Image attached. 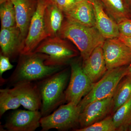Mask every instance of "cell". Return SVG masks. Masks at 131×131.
Segmentation results:
<instances>
[{"label": "cell", "instance_id": "obj_28", "mask_svg": "<svg viewBox=\"0 0 131 131\" xmlns=\"http://www.w3.org/2000/svg\"><path fill=\"white\" fill-rule=\"evenodd\" d=\"M119 39L131 49V37H126L120 35Z\"/></svg>", "mask_w": 131, "mask_h": 131}, {"label": "cell", "instance_id": "obj_26", "mask_svg": "<svg viewBox=\"0 0 131 131\" xmlns=\"http://www.w3.org/2000/svg\"><path fill=\"white\" fill-rule=\"evenodd\" d=\"M120 34L126 37H131V19H122L117 23Z\"/></svg>", "mask_w": 131, "mask_h": 131}, {"label": "cell", "instance_id": "obj_30", "mask_svg": "<svg viewBox=\"0 0 131 131\" xmlns=\"http://www.w3.org/2000/svg\"><path fill=\"white\" fill-rule=\"evenodd\" d=\"M127 4L129 5V8L131 10V0H126Z\"/></svg>", "mask_w": 131, "mask_h": 131}, {"label": "cell", "instance_id": "obj_8", "mask_svg": "<svg viewBox=\"0 0 131 131\" xmlns=\"http://www.w3.org/2000/svg\"><path fill=\"white\" fill-rule=\"evenodd\" d=\"M94 83L84 73L82 64L78 62H73L71 64L69 82L66 90V101L78 105L91 90Z\"/></svg>", "mask_w": 131, "mask_h": 131}, {"label": "cell", "instance_id": "obj_11", "mask_svg": "<svg viewBox=\"0 0 131 131\" xmlns=\"http://www.w3.org/2000/svg\"><path fill=\"white\" fill-rule=\"evenodd\" d=\"M113 108V96L89 103L80 113L79 123L81 128L86 127L103 119Z\"/></svg>", "mask_w": 131, "mask_h": 131}, {"label": "cell", "instance_id": "obj_27", "mask_svg": "<svg viewBox=\"0 0 131 131\" xmlns=\"http://www.w3.org/2000/svg\"><path fill=\"white\" fill-rule=\"evenodd\" d=\"M9 58L2 54L0 56V76L1 78L3 74L8 70L12 69L14 66L9 61Z\"/></svg>", "mask_w": 131, "mask_h": 131}, {"label": "cell", "instance_id": "obj_33", "mask_svg": "<svg viewBox=\"0 0 131 131\" xmlns=\"http://www.w3.org/2000/svg\"><path fill=\"white\" fill-rule=\"evenodd\" d=\"M82 0H77L78 2L80 1H81Z\"/></svg>", "mask_w": 131, "mask_h": 131}, {"label": "cell", "instance_id": "obj_6", "mask_svg": "<svg viewBox=\"0 0 131 131\" xmlns=\"http://www.w3.org/2000/svg\"><path fill=\"white\" fill-rule=\"evenodd\" d=\"M81 110L78 105L72 103L61 105L54 112L42 117L40 127L42 131L56 129L66 130L79 124Z\"/></svg>", "mask_w": 131, "mask_h": 131}, {"label": "cell", "instance_id": "obj_13", "mask_svg": "<svg viewBox=\"0 0 131 131\" xmlns=\"http://www.w3.org/2000/svg\"><path fill=\"white\" fill-rule=\"evenodd\" d=\"M13 89L18 97L21 105L26 109L39 110L42 106V98L38 84L28 82L19 83Z\"/></svg>", "mask_w": 131, "mask_h": 131}, {"label": "cell", "instance_id": "obj_16", "mask_svg": "<svg viewBox=\"0 0 131 131\" xmlns=\"http://www.w3.org/2000/svg\"><path fill=\"white\" fill-rule=\"evenodd\" d=\"M23 41L20 31L16 26L1 28L0 32V46L2 54L14 58L20 54Z\"/></svg>", "mask_w": 131, "mask_h": 131}, {"label": "cell", "instance_id": "obj_32", "mask_svg": "<svg viewBox=\"0 0 131 131\" xmlns=\"http://www.w3.org/2000/svg\"><path fill=\"white\" fill-rule=\"evenodd\" d=\"M128 130L131 131V124H130V126H129Z\"/></svg>", "mask_w": 131, "mask_h": 131}, {"label": "cell", "instance_id": "obj_3", "mask_svg": "<svg viewBox=\"0 0 131 131\" xmlns=\"http://www.w3.org/2000/svg\"><path fill=\"white\" fill-rule=\"evenodd\" d=\"M70 76L68 70H61L38 83L42 98V117L50 114L66 101L65 89Z\"/></svg>", "mask_w": 131, "mask_h": 131}, {"label": "cell", "instance_id": "obj_21", "mask_svg": "<svg viewBox=\"0 0 131 131\" xmlns=\"http://www.w3.org/2000/svg\"><path fill=\"white\" fill-rule=\"evenodd\" d=\"M126 77V78L119 83L113 96L114 112L131 98V77Z\"/></svg>", "mask_w": 131, "mask_h": 131}, {"label": "cell", "instance_id": "obj_4", "mask_svg": "<svg viewBox=\"0 0 131 131\" xmlns=\"http://www.w3.org/2000/svg\"><path fill=\"white\" fill-rule=\"evenodd\" d=\"M127 66L108 70L103 77L94 83L90 91L78 105L82 111L89 103L113 96L122 78L126 76Z\"/></svg>", "mask_w": 131, "mask_h": 131}, {"label": "cell", "instance_id": "obj_25", "mask_svg": "<svg viewBox=\"0 0 131 131\" xmlns=\"http://www.w3.org/2000/svg\"><path fill=\"white\" fill-rule=\"evenodd\" d=\"M49 2L56 5L63 12H68L73 8L77 3V0H49Z\"/></svg>", "mask_w": 131, "mask_h": 131}, {"label": "cell", "instance_id": "obj_20", "mask_svg": "<svg viewBox=\"0 0 131 131\" xmlns=\"http://www.w3.org/2000/svg\"><path fill=\"white\" fill-rule=\"evenodd\" d=\"M112 117L116 130H128L131 123V98L115 111Z\"/></svg>", "mask_w": 131, "mask_h": 131}, {"label": "cell", "instance_id": "obj_7", "mask_svg": "<svg viewBox=\"0 0 131 131\" xmlns=\"http://www.w3.org/2000/svg\"><path fill=\"white\" fill-rule=\"evenodd\" d=\"M49 0H37V8L23 42L20 54L32 53L40 43L48 37L45 28L44 14Z\"/></svg>", "mask_w": 131, "mask_h": 131}, {"label": "cell", "instance_id": "obj_24", "mask_svg": "<svg viewBox=\"0 0 131 131\" xmlns=\"http://www.w3.org/2000/svg\"><path fill=\"white\" fill-rule=\"evenodd\" d=\"M77 131H114L116 130L113 117L109 116L89 126L75 130Z\"/></svg>", "mask_w": 131, "mask_h": 131}, {"label": "cell", "instance_id": "obj_5", "mask_svg": "<svg viewBox=\"0 0 131 131\" xmlns=\"http://www.w3.org/2000/svg\"><path fill=\"white\" fill-rule=\"evenodd\" d=\"M33 52L46 54V64L52 66H62L78 55L75 49L58 36L47 38Z\"/></svg>", "mask_w": 131, "mask_h": 131}, {"label": "cell", "instance_id": "obj_9", "mask_svg": "<svg viewBox=\"0 0 131 131\" xmlns=\"http://www.w3.org/2000/svg\"><path fill=\"white\" fill-rule=\"evenodd\" d=\"M102 47L107 70L131 62V49L118 38L106 39Z\"/></svg>", "mask_w": 131, "mask_h": 131}, {"label": "cell", "instance_id": "obj_17", "mask_svg": "<svg viewBox=\"0 0 131 131\" xmlns=\"http://www.w3.org/2000/svg\"><path fill=\"white\" fill-rule=\"evenodd\" d=\"M64 14L70 20L86 26L95 27L93 9L89 0L78 2L73 8Z\"/></svg>", "mask_w": 131, "mask_h": 131}, {"label": "cell", "instance_id": "obj_14", "mask_svg": "<svg viewBox=\"0 0 131 131\" xmlns=\"http://www.w3.org/2000/svg\"><path fill=\"white\" fill-rule=\"evenodd\" d=\"M11 1L15 10L16 26L20 31L23 43L28 33L31 19L36 10L37 0Z\"/></svg>", "mask_w": 131, "mask_h": 131}, {"label": "cell", "instance_id": "obj_19", "mask_svg": "<svg viewBox=\"0 0 131 131\" xmlns=\"http://www.w3.org/2000/svg\"><path fill=\"white\" fill-rule=\"evenodd\" d=\"M100 1L108 13L117 23L123 19H131V10L126 0Z\"/></svg>", "mask_w": 131, "mask_h": 131}, {"label": "cell", "instance_id": "obj_12", "mask_svg": "<svg viewBox=\"0 0 131 131\" xmlns=\"http://www.w3.org/2000/svg\"><path fill=\"white\" fill-rule=\"evenodd\" d=\"M94 14L95 27L105 38H117L120 33L118 24L106 11L100 0H89Z\"/></svg>", "mask_w": 131, "mask_h": 131}, {"label": "cell", "instance_id": "obj_1", "mask_svg": "<svg viewBox=\"0 0 131 131\" xmlns=\"http://www.w3.org/2000/svg\"><path fill=\"white\" fill-rule=\"evenodd\" d=\"M20 55L17 67L6 80L13 86L22 83L40 81L62 70V66L46 64L48 57L46 54L32 52Z\"/></svg>", "mask_w": 131, "mask_h": 131}, {"label": "cell", "instance_id": "obj_22", "mask_svg": "<svg viewBox=\"0 0 131 131\" xmlns=\"http://www.w3.org/2000/svg\"><path fill=\"white\" fill-rule=\"evenodd\" d=\"M19 100L13 88L0 90V116L6 112L15 110L21 106Z\"/></svg>", "mask_w": 131, "mask_h": 131}, {"label": "cell", "instance_id": "obj_34", "mask_svg": "<svg viewBox=\"0 0 131 131\" xmlns=\"http://www.w3.org/2000/svg\"></svg>", "mask_w": 131, "mask_h": 131}, {"label": "cell", "instance_id": "obj_10", "mask_svg": "<svg viewBox=\"0 0 131 131\" xmlns=\"http://www.w3.org/2000/svg\"><path fill=\"white\" fill-rule=\"evenodd\" d=\"M39 110H17L12 113L3 127L9 131H34L40 126Z\"/></svg>", "mask_w": 131, "mask_h": 131}, {"label": "cell", "instance_id": "obj_29", "mask_svg": "<svg viewBox=\"0 0 131 131\" xmlns=\"http://www.w3.org/2000/svg\"><path fill=\"white\" fill-rule=\"evenodd\" d=\"M126 76L131 77V62L129 66H127V72Z\"/></svg>", "mask_w": 131, "mask_h": 131}, {"label": "cell", "instance_id": "obj_15", "mask_svg": "<svg viewBox=\"0 0 131 131\" xmlns=\"http://www.w3.org/2000/svg\"><path fill=\"white\" fill-rule=\"evenodd\" d=\"M83 69L93 83L99 81L107 71L102 46L94 50L88 58L83 61Z\"/></svg>", "mask_w": 131, "mask_h": 131}, {"label": "cell", "instance_id": "obj_18", "mask_svg": "<svg viewBox=\"0 0 131 131\" xmlns=\"http://www.w3.org/2000/svg\"><path fill=\"white\" fill-rule=\"evenodd\" d=\"M64 14L56 5L49 1L44 14L45 28L48 37L58 36L63 24Z\"/></svg>", "mask_w": 131, "mask_h": 131}, {"label": "cell", "instance_id": "obj_31", "mask_svg": "<svg viewBox=\"0 0 131 131\" xmlns=\"http://www.w3.org/2000/svg\"><path fill=\"white\" fill-rule=\"evenodd\" d=\"M7 1V0H0V4H2V3L6 1Z\"/></svg>", "mask_w": 131, "mask_h": 131}, {"label": "cell", "instance_id": "obj_23", "mask_svg": "<svg viewBox=\"0 0 131 131\" xmlns=\"http://www.w3.org/2000/svg\"><path fill=\"white\" fill-rule=\"evenodd\" d=\"M0 18L1 28H8L16 26L14 6L11 0L1 4Z\"/></svg>", "mask_w": 131, "mask_h": 131}, {"label": "cell", "instance_id": "obj_2", "mask_svg": "<svg viewBox=\"0 0 131 131\" xmlns=\"http://www.w3.org/2000/svg\"><path fill=\"white\" fill-rule=\"evenodd\" d=\"M58 36L73 42L81 53L83 61L88 58L96 47L105 40L95 26L83 25L66 19Z\"/></svg>", "mask_w": 131, "mask_h": 131}]
</instances>
